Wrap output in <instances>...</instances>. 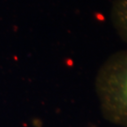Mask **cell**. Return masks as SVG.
<instances>
[{
  "label": "cell",
  "instance_id": "cell-1",
  "mask_svg": "<svg viewBox=\"0 0 127 127\" xmlns=\"http://www.w3.org/2000/svg\"><path fill=\"white\" fill-rule=\"evenodd\" d=\"M94 87L105 121L118 127H127V48L104 60L97 72Z\"/></svg>",
  "mask_w": 127,
  "mask_h": 127
},
{
  "label": "cell",
  "instance_id": "cell-2",
  "mask_svg": "<svg viewBox=\"0 0 127 127\" xmlns=\"http://www.w3.org/2000/svg\"><path fill=\"white\" fill-rule=\"evenodd\" d=\"M110 21L114 30L127 45V0H113Z\"/></svg>",
  "mask_w": 127,
  "mask_h": 127
}]
</instances>
